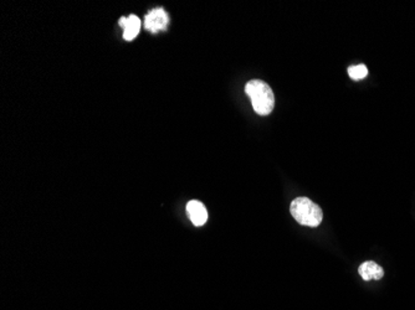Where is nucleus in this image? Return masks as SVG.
<instances>
[{"instance_id": "obj_2", "label": "nucleus", "mask_w": 415, "mask_h": 310, "mask_svg": "<svg viewBox=\"0 0 415 310\" xmlns=\"http://www.w3.org/2000/svg\"><path fill=\"white\" fill-rule=\"evenodd\" d=\"M290 211L296 222L302 226L317 227L321 225L323 212L317 203L307 197H297L291 202Z\"/></svg>"}, {"instance_id": "obj_1", "label": "nucleus", "mask_w": 415, "mask_h": 310, "mask_svg": "<svg viewBox=\"0 0 415 310\" xmlns=\"http://www.w3.org/2000/svg\"><path fill=\"white\" fill-rule=\"evenodd\" d=\"M245 92L251 99L254 111L258 115H269L275 107V97L271 87L261 80H251L246 84Z\"/></svg>"}, {"instance_id": "obj_5", "label": "nucleus", "mask_w": 415, "mask_h": 310, "mask_svg": "<svg viewBox=\"0 0 415 310\" xmlns=\"http://www.w3.org/2000/svg\"><path fill=\"white\" fill-rule=\"evenodd\" d=\"M358 273L366 282L368 281H379L383 278L384 271L378 263L373 261L363 262L358 268Z\"/></svg>"}, {"instance_id": "obj_8", "label": "nucleus", "mask_w": 415, "mask_h": 310, "mask_svg": "<svg viewBox=\"0 0 415 310\" xmlns=\"http://www.w3.org/2000/svg\"><path fill=\"white\" fill-rule=\"evenodd\" d=\"M127 16H123V18H121L120 19V27L121 28H125V25H126V23H127Z\"/></svg>"}, {"instance_id": "obj_7", "label": "nucleus", "mask_w": 415, "mask_h": 310, "mask_svg": "<svg viewBox=\"0 0 415 310\" xmlns=\"http://www.w3.org/2000/svg\"><path fill=\"white\" fill-rule=\"evenodd\" d=\"M348 75H350L351 79L354 80V81H359V80L366 79L367 75H368V68H367L366 65H363V63L350 66V67H348Z\"/></svg>"}, {"instance_id": "obj_3", "label": "nucleus", "mask_w": 415, "mask_h": 310, "mask_svg": "<svg viewBox=\"0 0 415 310\" xmlns=\"http://www.w3.org/2000/svg\"><path fill=\"white\" fill-rule=\"evenodd\" d=\"M169 16L163 8H156L149 11L144 19V28L151 32L163 31L167 29Z\"/></svg>"}, {"instance_id": "obj_4", "label": "nucleus", "mask_w": 415, "mask_h": 310, "mask_svg": "<svg viewBox=\"0 0 415 310\" xmlns=\"http://www.w3.org/2000/svg\"><path fill=\"white\" fill-rule=\"evenodd\" d=\"M187 212H188L189 219L193 222L194 226L200 227L203 226V225H205V222L208 221V211H206L205 206H204L203 202H200V201H189V202L187 203Z\"/></svg>"}, {"instance_id": "obj_6", "label": "nucleus", "mask_w": 415, "mask_h": 310, "mask_svg": "<svg viewBox=\"0 0 415 310\" xmlns=\"http://www.w3.org/2000/svg\"><path fill=\"white\" fill-rule=\"evenodd\" d=\"M141 30V20L138 16L129 15L127 19L125 28H123V39L127 41H132L137 37Z\"/></svg>"}]
</instances>
